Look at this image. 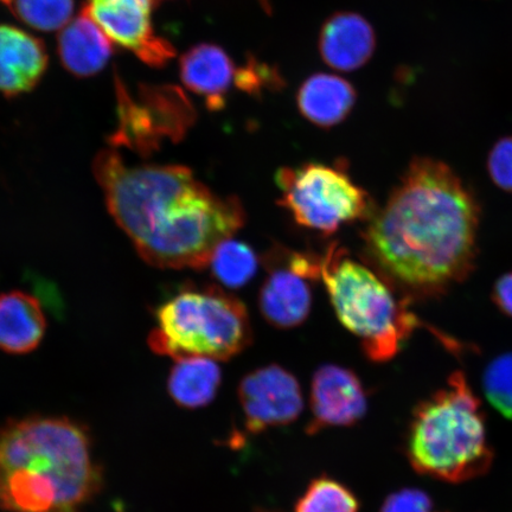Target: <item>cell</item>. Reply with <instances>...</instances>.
I'll return each mask as SVG.
<instances>
[{"instance_id": "cell-1", "label": "cell", "mask_w": 512, "mask_h": 512, "mask_svg": "<svg viewBox=\"0 0 512 512\" xmlns=\"http://www.w3.org/2000/svg\"><path fill=\"white\" fill-rule=\"evenodd\" d=\"M480 208L439 160H412L363 232L371 264L408 298L438 297L475 270Z\"/></svg>"}, {"instance_id": "cell-2", "label": "cell", "mask_w": 512, "mask_h": 512, "mask_svg": "<svg viewBox=\"0 0 512 512\" xmlns=\"http://www.w3.org/2000/svg\"><path fill=\"white\" fill-rule=\"evenodd\" d=\"M108 211L150 265L202 270L246 222L236 197L214 194L182 165L130 166L117 151L95 157Z\"/></svg>"}, {"instance_id": "cell-3", "label": "cell", "mask_w": 512, "mask_h": 512, "mask_svg": "<svg viewBox=\"0 0 512 512\" xmlns=\"http://www.w3.org/2000/svg\"><path fill=\"white\" fill-rule=\"evenodd\" d=\"M100 484L91 441L76 422L34 416L0 428V509L80 512Z\"/></svg>"}, {"instance_id": "cell-4", "label": "cell", "mask_w": 512, "mask_h": 512, "mask_svg": "<svg viewBox=\"0 0 512 512\" xmlns=\"http://www.w3.org/2000/svg\"><path fill=\"white\" fill-rule=\"evenodd\" d=\"M408 458L416 471L460 483L484 475L492 462L480 403L466 377L454 373L447 387L416 409Z\"/></svg>"}, {"instance_id": "cell-5", "label": "cell", "mask_w": 512, "mask_h": 512, "mask_svg": "<svg viewBox=\"0 0 512 512\" xmlns=\"http://www.w3.org/2000/svg\"><path fill=\"white\" fill-rule=\"evenodd\" d=\"M319 266L339 322L360 339L370 361L392 360L419 326L412 299L400 298L383 275L337 245L319 255Z\"/></svg>"}, {"instance_id": "cell-6", "label": "cell", "mask_w": 512, "mask_h": 512, "mask_svg": "<svg viewBox=\"0 0 512 512\" xmlns=\"http://www.w3.org/2000/svg\"><path fill=\"white\" fill-rule=\"evenodd\" d=\"M149 344L159 355L227 361L252 342L246 306L220 287L184 290L159 306Z\"/></svg>"}, {"instance_id": "cell-7", "label": "cell", "mask_w": 512, "mask_h": 512, "mask_svg": "<svg viewBox=\"0 0 512 512\" xmlns=\"http://www.w3.org/2000/svg\"><path fill=\"white\" fill-rule=\"evenodd\" d=\"M275 183L280 190L279 206L299 226L325 235L334 234L344 224L369 220L375 211L368 192L352 181L344 162L283 168L275 174Z\"/></svg>"}, {"instance_id": "cell-8", "label": "cell", "mask_w": 512, "mask_h": 512, "mask_svg": "<svg viewBox=\"0 0 512 512\" xmlns=\"http://www.w3.org/2000/svg\"><path fill=\"white\" fill-rule=\"evenodd\" d=\"M118 127L110 138L114 147L147 157L165 140L178 143L197 120L194 105L181 88L171 85H140L132 94L115 74Z\"/></svg>"}, {"instance_id": "cell-9", "label": "cell", "mask_w": 512, "mask_h": 512, "mask_svg": "<svg viewBox=\"0 0 512 512\" xmlns=\"http://www.w3.org/2000/svg\"><path fill=\"white\" fill-rule=\"evenodd\" d=\"M259 296L261 315L279 329L303 324L312 307L311 284L320 279L319 256L275 248Z\"/></svg>"}, {"instance_id": "cell-10", "label": "cell", "mask_w": 512, "mask_h": 512, "mask_svg": "<svg viewBox=\"0 0 512 512\" xmlns=\"http://www.w3.org/2000/svg\"><path fill=\"white\" fill-rule=\"evenodd\" d=\"M155 0H86L83 10L121 48L147 66L160 68L175 57L174 46L153 28Z\"/></svg>"}, {"instance_id": "cell-11", "label": "cell", "mask_w": 512, "mask_h": 512, "mask_svg": "<svg viewBox=\"0 0 512 512\" xmlns=\"http://www.w3.org/2000/svg\"><path fill=\"white\" fill-rule=\"evenodd\" d=\"M239 400L249 433L292 424L304 408L302 388L290 371L272 364L243 377Z\"/></svg>"}, {"instance_id": "cell-12", "label": "cell", "mask_w": 512, "mask_h": 512, "mask_svg": "<svg viewBox=\"0 0 512 512\" xmlns=\"http://www.w3.org/2000/svg\"><path fill=\"white\" fill-rule=\"evenodd\" d=\"M310 403L307 432L315 434L325 428L357 424L367 413L368 396L354 371L325 364L313 375Z\"/></svg>"}, {"instance_id": "cell-13", "label": "cell", "mask_w": 512, "mask_h": 512, "mask_svg": "<svg viewBox=\"0 0 512 512\" xmlns=\"http://www.w3.org/2000/svg\"><path fill=\"white\" fill-rule=\"evenodd\" d=\"M179 73L185 87L202 96L208 110L216 112L226 106L229 92L236 88L239 67L226 50L201 43L183 54Z\"/></svg>"}, {"instance_id": "cell-14", "label": "cell", "mask_w": 512, "mask_h": 512, "mask_svg": "<svg viewBox=\"0 0 512 512\" xmlns=\"http://www.w3.org/2000/svg\"><path fill=\"white\" fill-rule=\"evenodd\" d=\"M320 56L339 72H354L369 62L376 49V35L366 18L355 12H337L326 19L319 34Z\"/></svg>"}, {"instance_id": "cell-15", "label": "cell", "mask_w": 512, "mask_h": 512, "mask_svg": "<svg viewBox=\"0 0 512 512\" xmlns=\"http://www.w3.org/2000/svg\"><path fill=\"white\" fill-rule=\"evenodd\" d=\"M48 54L41 40L12 25H0V93L32 91L46 74Z\"/></svg>"}, {"instance_id": "cell-16", "label": "cell", "mask_w": 512, "mask_h": 512, "mask_svg": "<svg viewBox=\"0 0 512 512\" xmlns=\"http://www.w3.org/2000/svg\"><path fill=\"white\" fill-rule=\"evenodd\" d=\"M113 42L85 10L61 29L57 53L63 67L78 78L104 69L113 55Z\"/></svg>"}, {"instance_id": "cell-17", "label": "cell", "mask_w": 512, "mask_h": 512, "mask_svg": "<svg viewBox=\"0 0 512 512\" xmlns=\"http://www.w3.org/2000/svg\"><path fill=\"white\" fill-rule=\"evenodd\" d=\"M356 100V89L349 81L325 73L311 75L297 94L299 112L311 124L323 128L342 124Z\"/></svg>"}, {"instance_id": "cell-18", "label": "cell", "mask_w": 512, "mask_h": 512, "mask_svg": "<svg viewBox=\"0 0 512 512\" xmlns=\"http://www.w3.org/2000/svg\"><path fill=\"white\" fill-rule=\"evenodd\" d=\"M47 320L38 299L22 291L0 294V350L28 354L46 334Z\"/></svg>"}, {"instance_id": "cell-19", "label": "cell", "mask_w": 512, "mask_h": 512, "mask_svg": "<svg viewBox=\"0 0 512 512\" xmlns=\"http://www.w3.org/2000/svg\"><path fill=\"white\" fill-rule=\"evenodd\" d=\"M221 381V369L215 360L204 357L182 358L177 360L171 370L168 388L177 405L202 408L215 399Z\"/></svg>"}, {"instance_id": "cell-20", "label": "cell", "mask_w": 512, "mask_h": 512, "mask_svg": "<svg viewBox=\"0 0 512 512\" xmlns=\"http://www.w3.org/2000/svg\"><path fill=\"white\" fill-rule=\"evenodd\" d=\"M208 267L221 285L240 288L254 278L259 260L247 243L230 238L215 249Z\"/></svg>"}, {"instance_id": "cell-21", "label": "cell", "mask_w": 512, "mask_h": 512, "mask_svg": "<svg viewBox=\"0 0 512 512\" xmlns=\"http://www.w3.org/2000/svg\"><path fill=\"white\" fill-rule=\"evenodd\" d=\"M19 21L38 31H56L72 21L74 0H0Z\"/></svg>"}, {"instance_id": "cell-22", "label": "cell", "mask_w": 512, "mask_h": 512, "mask_svg": "<svg viewBox=\"0 0 512 512\" xmlns=\"http://www.w3.org/2000/svg\"><path fill=\"white\" fill-rule=\"evenodd\" d=\"M360 502L352 491L329 477H320L307 486L294 512H358Z\"/></svg>"}, {"instance_id": "cell-23", "label": "cell", "mask_w": 512, "mask_h": 512, "mask_svg": "<svg viewBox=\"0 0 512 512\" xmlns=\"http://www.w3.org/2000/svg\"><path fill=\"white\" fill-rule=\"evenodd\" d=\"M484 390L491 405L512 420V352L497 357L486 368Z\"/></svg>"}, {"instance_id": "cell-24", "label": "cell", "mask_w": 512, "mask_h": 512, "mask_svg": "<svg viewBox=\"0 0 512 512\" xmlns=\"http://www.w3.org/2000/svg\"><path fill=\"white\" fill-rule=\"evenodd\" d=\"M488 170L498 188L512 192V137L496 143L488 158Z\"/></svg>"}, {"instance_id": "cell-25", "label": "cell", "mask_w": 512, "mask_h": 512, "mask_svg": "<svg viewBox=\"0 0 512 512\" xmlns=\"http://www.w3.org/2000/svg\"><path fill=\"white\" fill-rule=\"evenodd\" d=\"M381 512H433V504L425 492L405 489L388 496Z\"/></svg>"}, {"instance_id": "cell-26", "label": "cell", "mask_w": 512, "mask_h": 512, "mask_svg": "<svg viewBox=\"0 0 512 512\" xmlns=\"http://www.w3.org/2000/svg\"><path fill=\"white\" fill-rule=\"evenodd\" d=\"M492 299L504 315L512 318V272L504 274L497 280Z\"/></svg>"}, {"instance_id": "cell-27", "label": "cell", "mask_w": 512, "mask_h": 512, "mask_svg": "<svg viewBox=\"0 0 512 512\" xmlns=\"http://www.w3.org/2000/svg\"><path fill=\"white\" fill-rule=\"evenodd\" d=\"M261 8L264 9L268 15H271L272 12V4L271 0H259Z\"/></svg>"}]
</instances>
